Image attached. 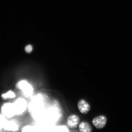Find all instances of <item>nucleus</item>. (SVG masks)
<instances>
[{
  "label": "nucleus",
  "mask_w": 132,
  "mask_h": 132,
  "mask_svg": "<svg viewBox=\"0 0 132 132\" xmlns=\"http://www.w3.org/2000/svg\"><path fill=\"white\" fill-rule=\"evenodd\" d=\"M1 113L5 118H11L16 115L13 103H6L1 108Z\"/></svg>",
  "instance_id": "nucleus-1"
},
{
  "label": "nucleus",
  "mask_w": 132,
  "mask_h": 132,
  "mask_svg": "<svg viewBox=\"0 0 132 132\" xmlns=\"http://www.w3.org/2000/svg\"><path fill=\"white\" fill-rule=\"evenodd\" d=\"M15 87L17 89L21 90L26 96H29L32 93V88L27 81L24 80L19 81L15 85Z\"/></svg>",
  "instance_id": "nucleus-2"
},
{
  "label": "nucleus",
  "mask_w": 132,
  "mask_h": 132,
  "mask_svg": "<svg viewBox=\"0 0 132 132\" xmlns=\"http://www.w3.org/2000/svg\"><path fill=\"white\" fill-rule=\"evenodd\" d=\"M16 114L19 115L23 112L27 107V102L25 100L20 98L13 103Z\"/></svg>",
  "instance_id": "nucleus-3"
},
{
  "label": "nucleus",
  "mask_w": 132,
  "mask_h": 132,
  "mask_svg": "<svg viewBox=\"0 0 132 132\" xmlns=\"http://www.w3.org/2000/svg\"><path fill=\"white\" fill-rule=\"evenodd\" d=\"M79 117L76 114L70 115L67 120V123L68 127L73 129L78 127L79 123Z\"/></svg>",
  "instance_id": "nucleus-4"
},
{
  "label": "nucleus",
  "mask_w": 132,
  "mask_h": 132,
  "mask_svg": "<svg viewBox=\"0 0 132 132\" xmlns=\"http://www.w3.org/2000/svg\"><path fill=\"white\" fill-rule=\"evenodd\" d=\"M106 118L104 116H100L94 118L92 121L94 126L97 129H102L105 126Z\"/></svg>",
  "instance_id": "nucleus-5"
},
{
  "label": "nucleus",
  "mask_w": 132,
  "mask_h": 132,
  "mask_svg": "<svg viewBox=\"0 0 132 132\" xmlns=\"http://www.w3.org/2000/svg\"><path fill=\"white\" fill-rule=\"evenodd\" d=\"M78 108L81 113L86 114L90 109V105L84 100H81L78 102Z\"/></svg>",
  "instance_id": "nucleus-6"
},
{
  "label": "nucleus",
  "mask_w": 132,
  "mask_h": 132,
  "mask_svg": "<svg viewBox=\"0 0 132 132\" xmlns=\"http://www.w3.org/2000/svg\"><path fill=\"white\" fill-rule=\"evenodd\" d=\"M19 125L15 121H6L3 129L5 131H15L19 129Z\"/></svg>",
  "instance_id": "nucleus-7"
},
{
  "label": "nucleus",
  "mask_w": 132,
  "mask_h": 132,
  "mask_svg": "<svg viewBox=\"0 0 132 132\" xmlns=\"http://www.w3.org/2000/svg\"><path fill=\"white\" fill-rule=\"evenodd\" d=\"M79 130L81 132H91L92 128L90 124L87 121H82L79 125Z\"/></svg>",
  "instance_id": "nucleus-8"
},
{
  "label": "nucleus",
  "mask_w": 132,
  "mask_h": 132,
  "mask_svg": "<svg viewBox=\"0 0 132 132\" xmlns=\"http://www.w3.org/2000/svg\"><path fill=\"white\" fill-rule=\"evenodd\" d=\"M15 94L11 90L8 91L7 93L2 94L1 97L3 100H6L8 99H13L15 97Z\"/></svg>",
  "instance_id": "nucleus-9"
},
{
  "label": "nucleus",
  "mask_w": 132,
  "mask_h": 132,
  "mask_svg": "<svg viewBox=\"0 0 132 132\" xmlns=\"http://www.w3.org/2000/svg\"><path fill=\"white\" fill-rule=\"evenodd\" d=\"M6 121V118H5L1 113H0V130L3 129Z\"/></svg>",
  "instance_id": "nucleus-10"
},
{
  "label": "nucleus",
  "mask_w": 132,
  "mask_h": 132,
  "mask_svg": "<svg viewBox=\"0 0 132 132\" xmlns=\"http://www.w3.org/2000/svg\"><path fill=\"white\" fill-rule=\"evenodd\" d=\"M32 46L31 45H27L25 48V51L28 53H30L32 51Z\"/></svg>",
  "instance_id": "nucleus-11"
}]
</instances>
